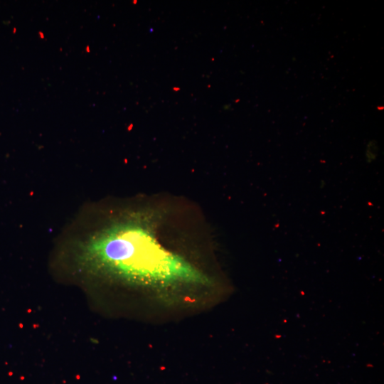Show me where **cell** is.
<instances>
[{"label": "cell", "instance_id": "obj_1", "mask_svg": "<svg viewBox=\"0 0 384 384\" xmlns=\"http://www.w3.org/2000/svg\"><path fill=\"white\" fill-rule=\"evenodd\" d=\"M65 233L72 265L83 275L158 289L210 284L196 267L164 248L151 226L134 215L101 223L84 209Z\"/></svg>", "mask_w": 384, "mask_h": 384}]
</instances>
